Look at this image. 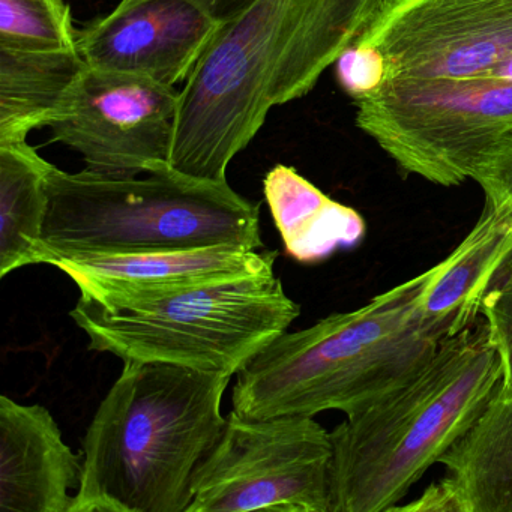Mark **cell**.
<instances>
[{"label": "cell", "mask_w": 512, "mask_h": 512, "mask_svg": "<svg viewBox=\"0 0 512 512\" xmlns=\"http://www.w3.org/2000/svg\"><path fill=\"white\" fill-rule=\"evenodd\" d=\"M385 0H257L221 26L179 91L170 169L227 182L274 107L313 91Z\"/></svg>", "instance_id": "obj_1"}, {"label": "cell", "mask_w": 512, "mask_h": 512, "mask_svg": "<svg viewBox=\"0 0 512 512\" xmlns=\"http://www.w3.org/2000/svg\"><path fill=\"white\" fill-rule=\"evenodd\" d=\"M233 374L127 362L82 440L71 512H187L193 476L223 433Z\"/></svg>", "instance_id": "obj_2"}, {"label": "cell", "mask_w": 512, "mask_h": 512, "mask_svg": "<svg viewBox=\"0 0 512 512\" xmlns=\"http://www.w3.org/2000/svg\"><path fill=\"white\" fill-rule=\"evenodd\" d=\"M422 289L424 272L356 310L278 335L236 374L233 412L248 419L361 412L451 338L422 310Z\"/></svg>", "instance_id": "obj_3"}, {"label": "cell", "mask_w": 512, "mask_h": 512, "mask_svg": "<svg viewBox=\"0 0 512 512\" xmlns=\"http://www.w3.org/2000/svg\"><path fill=\"white\" fill-rule=\"evenodd\" d=\"M503 365L479 319L406 382L331 431V512L394 511L502 388Z\"/></svg>", "instance_id": "obj_4"}, {"label": "cell", "mask_w": 512, "mask_h": 512, "mask_svg": "<svg viewBox=\"0 0 512 512\" xmlns=\"http://www.w3.org/2000/svg\"><path fill=\"white\" fill-rule=\"evenodd\" d=\"M49 262L95 256L242 245L263 250L260 205L229 182L203 181L170 167L106 176L53 166L43 229Z\"/></svg>", "instance_id": "obj_5"}, {"label": "cell", "mask_w": 512, "mask_h": 512, "mask_svg": "<svg viewBox=\"0 0 512 512\" xmlns=\"http://www.w3.org/2000/svg\"><path fill=\"white\" fill-rule=\"evenodd\" d=\"M299 314L271 272L136 304L109 307L80 296L70 316L89 350L124 364L164 362L236 376Z\"/></svg>", "instance_id": "obj_6"}, {"label": "cell", "mask_w": 512, "mask_h": 512, "mask_svg": "<svg viewBox=\"0 0 512 512\" xmlns=\"http://www.w3.org/2000/svg\"><path fill=\"white\" fill-rule=\"evenodd\" d=\"M356 125L404 175L439 187L469 181L479 155L512 134V80H389L356 101Z\"/></svg>", "instance_id": "obj_7"}, {"label": "cell", "mask_w": 512, "mask_h": 512, "mask_svg": "<svg viewBox=\"0 0 512 512\" xmlns=\"http://www.w3.org/2000/svg\"><path fill=\"white\" fill-rule=\"evenodd\" d=\"M331 431L314 416L230 412L193 476L187 512H331Z\"/></svg>", "instance_id": "obj_8"}, {"label": "cell", "mask_w": 512, "mask_h": 512, "mask_svg": "<svg viewBox=\"0 0 512 512\" xmlns=\"http://www.w3.org/2000/svg\"><path fill=\"white\" fill-rule=\"evenodd\" d=\"M178 112L172 86L86 68L50 125L52 140L80 154L89 172L145 175L170 167Z\"/></svg>", "instance_id": "obj_9"}, {"label": "cell", "mask_w": 512, "mask_h": 512, "mask_svg": "<svg viewBox=\"0 0 512 512\" xmlns=\"http://www.w3.org/2000/svg\"><path fill=\"white\" fill-rule=\"evenodd\" d=\"M358 41L385 56L386 82L484 76L512 55V0H385Z\"/></svg>", "instance_id": "obj_10"}, {"label": "cell", "mask_w": 512, "mask_h": 512, "mask_svg": "<svg viewBox=\"0 0 512 512\" xmlns=\"http://www.w3.org/2000/svg\"><path fill=\"white\" fill-rule=\"evenodd\" d=\"M220 28L188 0H140L79 31L77 50L92 70L175 88L187 82Z\"/></svg>", "instance_id": "obj_11"}, {"label": "cell", "mask_w": 512, "mask_h": 512, "mask_svg": "<svg viewBox=\"0 0 512 512\" xmlns=\"http://www.w3.org/2000/svg\"><path fill=\"white\" fill-rule=\"evenodd\" d=\"M277 257L278 251L266 248L215 245L196 250L62 259L55 266L76 283L82 298L112 307L271 274Z\"/></svg>", "instance_id": "obj_12"}, {"label": "cell", "mask_w": 512, "mask_h": 512, "mask_svg": "<svg viewBox=\"0 0 512 512\" xmlns=\"http://www.w3.org/2000/svg\"><path fill=\"white\" fill-rule=\"evenodd\" d=\"M82 461L41 404L0 397V511L71 512Z\"/></svg>", "instance_id": "obj_13"}, {"label": "cell", "mask_w": 512, "mask_h": 512, "mask_svg": "<svg viewBox=\"0 0 512 512\" xmlns=\"http://www.w3.org/2000/svg\"><path fill=\"white\" fill-rule=\"evenodd\" d=\"M439 464L443 478L394 511L512 512V398L497 392Z\"/></svg>", "instance_id": "obj_14"}, {"label": "cell", "mask_w": 512, "mask_h": 512, "mask_svg": "<svg viewBox=\"0 0 512 512\" xmlns=\"http://www.w3.org/2000/svg\"><path fill=\"white\" fill-rule=\"evenodd\" d=\"M512 250L511 209H482L463 241L424 272L421 305L451 337L481 319L488 284Z\"/></svg>", "instance_id": "obj_15"}, {"label": "cell", "mask_w": 512, "mask_h": 512, "mask_svg": "<svg viewBox=\"0 0 512 512\" xmlns=\"http://www.w3.org/2000/svg\"><path fill=\"white\" fill-rule=\"evenodd\" d=\"M263 194L284 250L299 263H319L364 239V218L335 202L293 167L277 164L263 181Z\"/></svg>", "instance_id": "obj_16"}, {"label": "cell", "mask_w": 512, "mask_h": 512, "mask_svg": "<svg viewBox=\"0 0 512 512\" xmlns=\"http://www.w3.org/2000/svg\"><path fill=\"white\" fill-rule=\"evenodd\" d=\"M86 68L77 49H0V142L28 140L32 131L50 127Z\"/></svg>", "instance_id": "obj_17"}, {"label": "cell", "mask_w": 512, "mask_h": 512, "mask_svg": "<svg viewBox=\"0 0 512 512\" xmlns=\"http://www.w3.org/2000/svg\"><path fill=\"white\" fill-rule=\"evenodd\" d=\"M52 167L28 140L0 142V278L49 262L43 229Z\"/></svg>", "instance_id": "obj_18"}, {"label": "cell", "mask_w": 512, "mask_h": 512, "mask_svg": "<svg viewBox=\"0 0 512 512\" xmlns=\"http://www.w3.org/2000/svg\"><path fill=\"white\" fill-rule=\"evenodd\" d=\"M77 35L64 0H0V49L62 52L77 49Z\"/></svg>", "instance_id": "obj_19"}, {"label": "cell", "mask_w": 512, "mask_h": 512, "mask_svg": "<svg viewBox=\"0 0 512 512\" xmlns=\"http://www.w3.org/2000/svg\"><path fill=\"white\" fill-rule=\"evenodd\" d=\"M481 319L502 358L503 382L500 394L512 398V250L494 272L482 298Z\"/></svg>", "instance_id": "obj_20"}, {"label": "cell", "mask_w": 512, "mask_h": 512, "mask_svg": "<svg viewBox=\"0 0 512 512\" xmlns=\"http://www.w3.org/2000/svg\"><path fill=\"white\" fill-rule=\"evenodd\" d=\"M335 76L340 88L355 103L364 100L388 80L385 56L371 44L356 41L335 62Z\"/></svg>", "instance_id": "obj_21"}, {"label": "cell", "mask_w": 512, "mask_h": 512, "mask_svg": "<svg viewBox=\"0 0 512 512\" xmlns=\"http://www.w3.org/2000/svg\"><path fill=\"white\" fill-rule=\"evenodd\" d=\"M470 179L484 193V208L512 211V134L502 137L479 155Z\"/></svg>", "instance_id": "obj_22"}, {"label": "cell", "mask_w": 512, "mask_h": 512, "mask_svg": "<svg viewBox=\"0 0 512 512\" xmlns=\"http://www.w3.org/2000/svg\"><path fill=\"white\" fill-rule=\"evenodd\" d=\"M136 2H140V0H121L118 8L130 7ZM188 2L199 7L218 25L226 26L244 16L257 0H188Z\"/></svg>", "instance_id": "obj_23"}, {"label": "cell", "mask_w": 512, "mask_h": 512, "mask_svg": "<svg viewBox=\"0 0 512 512\" xmlns=\"http://www.w3.org/2000/svg\"><path fill=\"white\" fill-rule=\"evenodd\" d=\"M484 76L499 77V79L512 80V55L503 59L499 65L488 71Z\"/></svg>", "instance_id": "obj_24"}]
</instances>
